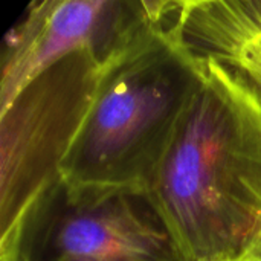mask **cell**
Returning a JSON list of instances; mask_svg holds the SVG:
<instances>
[{"instance_id":"1","label":"cell","mask_w":261,"mask_h":261,"mask_svg":"<svg viewBox=\"0 0 261 261\" xmlns=\"http://www.w3.org/2000/svg\"><path fill=\"white\" fill-rule=\"evenodd\" d=\"M145 185L184 261H239L261 240V99L216 61Z\"/></svg>"},{"instance_id":"2","label":"cell","mask_w":261,"mask_h":261,"mask_svg":"<svg viewBox=\"0 0 261 261\" xmlns=\"http://www.w3.org/2000/svg\"><path fill=\"white\" fill-rule=\"evenodd\" d=\"M171 11L104 66L58 167L66 184L145 190L205 75Z\"/></svg>"},{"instance_id":"3","label":"cell","mask_w":261,"mask_h":261,"mask_svg":"<svg viewBox=\"0 0 261 261\" xmlns=\"http://www.w3.org/2000/svg\"><path fill=\"white\" fill-rule=\"evenodd\" d=\"M0 261H184L144 188L83 187L60 176L2 229Z\"/></svg>"},{"instance_id":"4","label":"cell","mask_w":261,"mask_h":261,"mask_svg":"<svg viewBox=\"0 0 261 261\" xmlns=\"http://www.w3.org/2000/svg\"><path fill=\"white\" fill-rule=\"evenodd\" d=\"M107 63L90 52L70 55L0 112L2 229L58 176L60 162Z\"/></svg>"},{"instance_id":"5","label":"cell","mask_w":261,"mask_h":261,"mask_svg":"<svg viewBox=\"0 0 261 261\" xmlns=\"http://www.w3.org/2000/svg\"><path fill=\"white\" fill-rule=\"evenodd\" d=\"M171 2L43 0L32 2L5 38L0 112L41 73L78 52L113 60L170 14Z\"/></svg>"},{"instance_id":"6","label":"cell","mask_w":261,"mask_h":261,"mask_svg":"<svg viewBox=\"0 0 261 261\" xmlns=\"http://www.w3.org/2000/svg\"><path fill=\"white\" fill-rule=\"evenodd\" d=\"M173 28L199 58L223 66L261 99V0H176Z\"/></svg>"},{"instance_id":"7","label":"cell","mask_w":261,"mask_h":261,"mask_svg":"<svg viewBox=\"0 0 261 261\" xmlns=\"http://www.w3.org/2000/svg\"><path fill=\"white\" fill-rule=\"evenodd\" d=\"M239 261H261V240Z\"/></svg>"}]
</instances>
